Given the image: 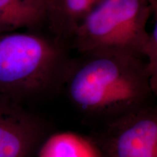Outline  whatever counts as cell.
I'll use <instances>...</instances> for the list:
<instances>
[{
  "instance_id": "6da1fadb",
  "label": "cell",
  "mask_w": 157,
  "mask_h": 157,
  "mask_svg": "<svg viewBox=\"0 0 157 157\" xmlns=\"http://www.w3.org/2000/svg\"><path fill=\"white\" fill-rule=\"evenodd\" d=\"M63 90L80 112L103 123L151 104L155 95L145 59L110 54L72 58Z\"/></svg>"
},
{
  "instance_id": "7a4b0ae2",
  "label": "cell",
  "mask_w": 157,
  "mask_h": 157,
  "mask_svg": "<svg viewBox=\"0 0 157 157\" xmlns=\"http://www.w3.org/2000/svg\"><path fill=\"white\" fill-rule=\"evenodd\" d=\"M71 51L44 29L0 34V95L21 103L60 93Z\"/></svg>"
},
{
  "instance_id": "3957f363",
  "label": "cell",
  "mask_w": 157,
  "mask_h": 157,
  "mask_svg": "<svg viewBox=\"0 0 157 157\" xmlns=\"http://www.w3.org/2000/svg\"><path fill=\"white\" fill-rule=\"evenodd\" d=\"M153 14L150 0H101L90 12L71 42L78 55L110 54L145 59Z\"/></svg>"
},
{
  "instance_id": "277c9868",
  "label": "cell",
  "mask_w": 157,
  "mask_h": 157,
  "mask_svg": "<svg viewBox=\"0 0 157 157\" xmlns=\"http://www.w3.org/2000/svg\"><path fill=\"white\" fill-rule=\"evenodd\" d=\"M98 157H157V111L153 104L103 123L87 139Z\"/></svg>"
},
{
  "instance_id": "5b68a950",
  "label": "cell",
  "mask_w": 157,
  "mask_h": 157,
  "mask_svg": "<svg viewBox=\"0 0 157 157\" xmlns=\"http://www.w3.org/2000/svg\"><path fill=\"white\" fill-rule=\"evenodd\" d=\"M46 133L40 118L20 102L0 95V157H33Z\"/></svg>"
},
{
  "instance_id": "8992f818",
  "label": "cell",
  "mask_w": 157,
  "mask_h": 157,
  "mask_svg": "<svg viewBox=\"0 0 157 157\" xmlns=\"http://www.w3.org/2000/svg\"><path fill=\"white\" fill-rule=\"evenodd\" d=\"M101 0H46L44 29L68 44L76 29Z\"/></svg>"
},
{
  "instance_id": "52a82bcc",
  "label": "cell",
  "mask_w": 157,
  "mask_h": 157,
  "mask_svg": "<svg viewBox=\"0 0 157 157\" xmlns=\"http://www.w3.org/2000/svg\"><path fill=\"white\" fill-rule=\"evenodd\" d=\"M46 0H0V34L44 29Z\"/></svg>"
},
{
  "instance_id": "ba28073f",
  "label": "cell",
  "mask_w": 157,
  "mask_h": 157,
  "mask_svg": "<svg viewBox=\"0 0 157 157\" xmlns=\"http://www.w3.org/2000/svg\"><path fill=\"white\" fill-rule=\"evenodd\" d=\"M37 157H98L87 139L73 133H59L45 140Z\"/></svg>"
},
{
  "instance_id": "9c48e42d",
  "label": "cell",
  "mask_w": 157,
  "mask_h": 157,
  "mask_svg": "<svg viewBox=\"0 0 157 157\" xmlns=\"http://www.w3.org/2000/svg\"><path fill=\"white\" fill-rule=\"evenodd\" d=\"M145 58L148 59L147 65L151 76V83L153 91L156 95L157 91V17H155L152 31L149 33Z\"/></svg>"
}]
</instances>
